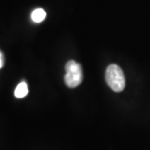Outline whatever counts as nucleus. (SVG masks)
<instances>
[{
  "instance_id": "1",
  "label": "nucleus",
  "mask_w": 150,
  "mask_h": 150,
  "mask_svg": "<svg viewBox=\"0 0 150 150\" xmlns=\"http://www.w3.org/2000/svg\"><path fill=\"white\" fill-rule=\"evenodd\" d=\"M105 79L108 85L114 92H122L125 87V78L123 70L117 64L108 66L105 74Z\"/></svg>"
},
{
  "instance_id": "2",
  "label": "nucleus",
  "mask_w": 150,
  "mask_h": 150,
  "mask_svg": "<svg viewBox=\"0 0 150 150\" xmlns=\"http://www.w3.org/2000/svg\"><path fill=\"white\" fill-rule=\"evenodd\" d=\"M66 74L64 76V82L69 88H76L83 81V72L82 67L79 64L74 60L69 61L66 66Z\"/></svg>"
},
{
  "instance_id": "3",
  "label": "nucleus",
  "mask_w": 150,
  "mask_h": 150,
  "mask_svg": "<svg viewBox=\"0 0 150 150\" xmlns=\"http://www.w3.org/2000/svg\"><path fill=\"white\" fill-rule=\"evenodd\" d=\"M28 93V88L27 83L25 81H22L18 84L14 90V96L17 98H23L27 96Z\"/></svg>"
},
{
  "instance_id": "4",
  "label": "nucleus",
  "mask_w": 150,
  "mask_h": 150,
  "mask_svg": "<svg viewBox=\"0 0 150 150\" xmlns=\"http://www.w3.org/2000/svg\"><path fill=\"white\" fill-rule=\"evenodd\" d=\"M46 18V12L43 8H36L31 13V18L34 23H41Z\"/></svg>"
},
{
  "instance_id": "5",
  "label": "nucleus",
  "mask_w": 150,
  "mask_h": 150,
  "mask_svg": "<svg viewBox=\"0 0 150 150\" xmlns=\"http://www.w3.org/2000/svg\"><path fill=\"white\" fill-rule=\"evenodd\" d=\"M4 64V54L0 50V69L3 68Z\"/></svg>"
}]
</instances>
